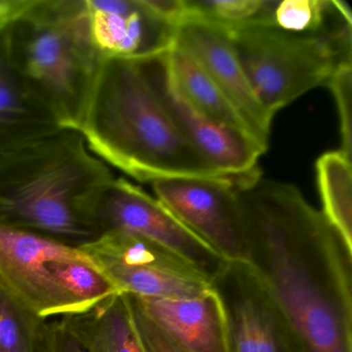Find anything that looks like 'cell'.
<instances>
[{
  "instance_id": "1",
  "label": "cell",
  "mask_w": 352,
  "mask_h": 352,
  "mask_svg": "<svg viewBox=\"0 0 352 352\" xmlns=\"http://www.w3.org/2000/svg\"><path fill=\"white\" fill-rule=\"evenodd\" d=\"M244 258L304 352H352V248L296 186L258 176L238 186Z\"/></svg>"
},
{
  "instance_id": "2",
  "label": "cell",
  "mask_w": 352,
  "mask_h": 352,
  "mask_svg": "<svg viewBox=\"0 0 352 352\" xmlns=\"http://www.w3.org/2000/svg\"><path fill=\"white\" fill-rule=\"evenodd\" d=\"M79 133L104 164L140 182L208 179L244 185L259 176L216 168L184 139L135 60L106 58Z\"/></svg>"
},
{
  "instance_id": "3",
  "label": "cell",
  "mask_w": 352,
  "mask_h": 352,
  "mask_svg": "<svg viewBox=\"0 0 352 352\" xmlns=\"http://www.w3.org/2000/svg\"><path fill=\"white\" fill-rule=\"evenodd\" d=\"M114 179L83 135L63 129L0 157V224L80 247L96 238L80 206Z\"/></svg>"
},
{
  "instance_id": "4",
  "label": "cell",
  "mask_w": 352,
  "mask_h": 352,
  "mask_svg": "<svg viewBox=\"0 0 352 352\" xmlns=\"http://www.w3.org/2000/svg\"><path fill=\"white\" fill-rule=\"evenodd\" d=\"M16 67L65 129L79 131L104 57L86 0H28L8 19Z\"/></svg>"
},
{
  "instance_id": "5",
  "label": "cell",
  "mask_w": 352,
  "mask_h": 352,
  "mask_svg": "<svg viewBox=\"0 0 352 352\" xmlns=\"http://www.w3.org/2000/svg\"><path fill=\"white\" fill-rule=\"evenodd\" d=\"M0 286L43 319L81 314L121 294L80 247L3 224Z\"/></svg>"
},
{
  "instance_id": "6",
  "label": "cell",
  "mask_w": 352,
  "mask_h": 352,
  "mask_svg": "<svg viewBox=\"0 0 352 352\" xmlns=\"http://www.w3.org/2000/svg\"><path fill=\"white\" fill-rule=\"evenodd\" d=\"M228 34L251 88L272 117L327 85L338 65L352 59V28L300 34L251 24Z\"/></svg>"
},
{
  "instance_id": "7",
  "label": "cell",
  "mask_w": 352,
  "mask_h": 352,
  "mask_svg": "<svg viewBox=\"0 0 352 352\" xmlns=\"http://www.w3.org/2000/svg\"><path fill=\"white\" fill-rule=\"evenodd\" d=\"M80 211L96 236L120 232L146 239L190 263L210 282L226 263L157 199L125 179H112L92 191Z\"/></svg>"
},
{
  "instance_id": "8",
  "label": "cell",
  "mask_w": 352,
  "mask_h": 352,
  "mask_svg": "<svg viewBox=\"0 0 352 352\" xmlns=\"http://www.w3.org/2000/svg\"><path fill=\"white\" fill-rule=\"evenodd\" d=\"M80 248L121 294L139 298H188L211 288L210 280L190 263L140 236L106 232Z\"/></svg>"
},
{
  "instance_id": "9",
  "label": "cell",
  "mask_w": 352,
  "mask_h": 352,
  "mask_svg": "<svg viewBox=\"0 0 352 352\" xmlns=\"http://www.w3.org/2000/svg\"><path fill=\"white\" fill-rule=\"evenodd\" d=\"M210 283L221 304L228 352H304L283 311L246 261H226Z\"/></svg>"
},
{
  "instance_id": "10",
  "label": "cell",
  "mask_w": 352,
  "mask_h": 352,
  "mask_svg": "<svg viewBox=\"0 0 352 352\" xmlns=\"http://www.w3.org/2000/svg\"><path fill=\"white\" fill-rule=\"evenodd\" d=\"M135 61L181 135L210 164L234 176L261 173L258 160L267 148L254 138L216 122L195 108L173 80L168 51Z\"/></svg>"
},
{
  "instance_id": "11",
  "label": "cell",
  "mask_w": 352,
  "mask_h": 352,
  "mask_svg": "<svg viewBox=\"0 0 352 352\" xmlns=\"http://www.w3.org/2000/svg\"><path fill=\"white\" fill-rule=\"evenodd\" d=\"M151 184L156 199L224 259L244 258L240 185L208 179H170Z\"/></svg>"
},
{
  "instance_id": "12",
  "label": "cell",
  "mask_w": 352,
  "mask_h": 352,
  "mask_svg": "<svg viewBox=\"0 0 352 352\" xmlns=\"http://www.w3.org/2000/svg\"><path fill=\"white\" fill-rule=\"evenodd\" d=\"M173 46L190 55L250 125L255 137L269 147L273 117L263 108L251 88L232 46L230 34L199 20L177 26Z\"/></svg>"
},
{
  "instance_id": "13",
  "label": "cell",
  "mask_w": 352,
  "mask_h": 352,
  "mask_svg": "<svg viewBox=\"0 0 352 352\" xmlns=\"http://www.w3.org/2000/svg\"><path fill=\"white\" fill-rule=\"evenodd\" d=\"M94 44L104 58L141 60L174 44L176 26L158 16L147 0H86Z\"/></svg>"
},
{
  "instance_id": "14",
  "label": "cell",
  "mask_w": 352,
  "mask_h": 352,
  "mask_svg": "<svg viewBox=\"0 0 352 352\" xmlns=\"http://www.w3.org/2000/svg\"><path fill=\"white\" fill-rule=\"evenodd\" d=\"M7 21H0V157L65 129L14 63Z\"/></svg>"
},
{
  "instance_id": "15",
  "label": "cell",
  "mask_w": 352,
  "mask_h": 352,
  "mask_svg": "<svg viewBox=\"0 0 352 352\" xmlns=\"http://www.w3.org/2000/svg\"><path fill=\"white\" fill-rule=\"evenodd\" d=\"M133 296L147 316L187 351L228 352L223 312L213 288L188 298Z\"/></svg>"
},
{
  "instance_id": "16",
  "label": "cell",
  "mask_w": 352,
  "mask_h": 352,
  "mask_svg": "<svg viewBox=\"0 0 352 352\" xmlns=\"http://www.w3.org/2000/svg\"><path fill=\"white\" fill-rule=\"evenodd\" d=\"M61 319L87 352H145L123 294Z\"/></svg>"
},
{
  "instance_id": "17",
  "label": "cell",
  "mask_w": 352,
  "mask_h": 352,
  "mask_svg": "<svg viewBox=\"0 0 352 352\" xmlns=\"http://www.w3.org/2000/svg\"><path fill=\"white\" fill-rule=\"evenodd\" d=\"M168 61L177 88L195 108L216 122L258 141L244 117L190 55L173 46L168 51Z\"/></svg>"
},
{
  "instance_id": "18",
  "label": "cell",
  "mask_w": 352,
  "mask_h": 352,
  "mask_svg": "<svg viewBox=\"0 0 352 352\" xmlns=\"http://www.w3.org/2000/svg\"><path fill=\"white\" fill-rule=\"evenodd\" d=\"M267 26L292 34H333L352 28L351 9L339 0H271Z\"/></svg>"
},
{
  "instance_id": "19",
  "label": "cell",
  "mask_w": 352,
  "mask_h": 352,
  "mask_svg": "<svg viewBox=\"0 0 352 352\" xmlns=\"http://www.w3.org/2000/svg\"><path fill=\"white\" fill-rule=\"evenodd\" d=\"M316 175L322 213L352 248L351 157L340 150L327 152L317 160Z\"/></svg>"
},
{
  "instance_id": "20",
  "label": "cell",
  "mask_w": 352,
  "mask_h": 352,
  "mask_svg": "<svg viewBox=\"0 0 352 352\" xmlns=\"http://www.w3.org/2000/svg\"><path fill=\"white\" fill-rule=\"evenodd\" d=\"M184 19L199 20L226 32L246 25H261L267 0H183Z\"/></svg>"
},
{
  "instance_id": "21",
  "label": "cell",
  "mask_w": 352,
  "mask_h": 352,
  "mask_svg": "<svg viewBox=\"0 0 352 352\" xmlns=\"http://www.w3.org/2000/svg\"><path fill=\"white\" fill-rule=\"evenodd\" d=\"M45 320L0 286V352H36Z\"/></svg>"
},
{
  "instance_id": "22",
  "label": "cell",
  "mask_w": 352,
  "mask_h": 352,
  "mask_svg": "<svg viewBox=\"0 0 352 352\" xmlns=\"http://www.w3.org/2000/svg\"><path fill=\"white\" fill-rule=\"evenodd\" d=\"M352 60V59H351ZM346 60L340 63L327 85L333 92L337 104L341 131V150L351 157L352 153V61Z\"/></svg>"
},
{
  "instance_id": "23",
  "label": "cell",
  "mask_w": 352,
  "mask_h": 352,
  "mask_svg": "<svg viewBox=\"0 0 352 352\" xmlns=\"http://www.w3.org/2000/svg\"><path fill=\"white\" fill-rule=\"evenodd\" d=\"M131 311L135 331L145 352H188L166 335L142 310L135 298L131 294H124Z\"/></svg>"
},
{
  "instance_id": "24",
  "label": "cell",
  "mask_w": 352,
  "mask_h": 352,
  "mask_svg": "<svg viewBox=\"0 0 352 352\" xmlns=\"http://www.w3.org/2000/svg\"><path fill=\"white\" fill-rule=\"evenodd\" d=\"M36 352H87L67 327L60 320H45L38 333Z\"/></svg>"
},
{
  "instance_id": "25",
  "label": "cell",
  "mask_w": 352,
  "mask_h": 352,
  "mask_svg": "<svg viewBox=\"0 0 352 352\" xmlns=\"http://www.w3.org/2000/svg\"><path fill=\"white\" fill-rule=\"evenodd\" d=\"M28 0H0V21L10 19L21 11Z\"/></svg>"
}]
</instances>
